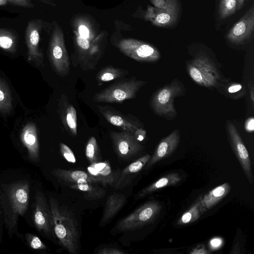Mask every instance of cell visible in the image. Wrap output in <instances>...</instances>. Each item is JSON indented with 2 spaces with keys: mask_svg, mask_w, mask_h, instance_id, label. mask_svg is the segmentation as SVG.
<instances>
[{
  "mask_svg": "<svg viewBox=\"0 0 254 254\" xmlns=\"http://www.w3.org/2000/svg\"><path fill=\"white\" fill-rule=\"evenodd\" d=\"M29 184L24 180L2 185L0 189V205L8 236L17 231L19 218L26 212L29 200Z\"/></svg>",
  "mask_w": 254,
  "mask_h": 254,
  "instance_id": "obj_1",
  "label": "cell"
},
{
  "mask_svg": "<svg viewBox=\"0 0 254 254\" xmlns=\"http://www.w3.org/2000/svg\"><path fill=\"white\" fill-rule=\"evenodd\" d=\"M49 203L56 238L68 252L76 254L79 247V233L74 215L66 207L61 205L52 196H50Z\"/></svg>",
  "mask_w": 254,
  "mask_h": 254,
  "instance_id": "obj_2",
  "label": "cell"
},
{
  "mask_svg": "<svg viewBox=\"0 0 254 254\" xmlns=\"http://www.w3.org/2000/svg\"><path fill=\"white\" fill-rule=\"evenodd\" d=\"M185 94L184 85L178 79H174L153 93L150 100V107L156 115L173 120L177 115L174 100Z\"/></svg>",
  "mask_w": 254,
  "mask_h": 254,
  "instance_id": "obj_3",
  "label": "cell"
},
{
  "mask_svg": "<svg viewBox=\"0 0 254 254\" xmlns=\"http://www.w3.org/2000/svg\"><path fill=\"white\" fill-rule=\"evenodd\" d=\"M147 83L134 77L116 82L97 92L93 98L96 103H121L134 99L138 91Z\"/></svg>",
  "mask_w": 254,
  "mask_h": 254,
  "instance_id": "obj_4",
  "label": "cell"
},
{
  "mask_svg": "<svg viewBox=\"0 0 254 254\" xmlns=\"http://www.w3.org/2000/svg\"><path fill=\"white\" fill-rule=\"evenodd\" d=\"M190 78L197 84L206 87L220 86L221 75L214 63L208 57L199 55L187 63Z\"/></svg>",
  "mask_w": 254,
  "mask_h": 254,
  "instance_id": "obj_5",
  "label": "cell"
},
{
  "mask_svg": "<svg viewBox=\"0 0 254 254\" xmlns=\"http://www.w3.org/2000/svg\"><path fill=\"white\" fill-rule=\"evenodd\" d=\"M161 210V205L158 201H148L120 220L116 228L120 232H125L141 228L155 221Z\"/></svg>",
  "mask_w": 254,
  "mask_h": 254,
  "instance_id": "obj_6",
  "label": "cell"
},
{
  "mask_svg": "<svg viewBox=\"0 0 254 254\" xmlns=\"http://www.w3.org/2000/svg\"><path fill=\"white\" fill-rule=\"evenodd\" d=\"M33 219L39 233L53 241H57L49 203L44 194L39 190L36 191L35 196Z\"/></svg>",
  "mask_w": 254,
  "mask_h": 254,
  "instance_id": "obj_7",
  "label": "cell"
},
{
  "mask_svg": "<svg viewBox=\"0 0 254 254\" xmlns=\"http://www.w3.org/2000/svg\"><path fill=\"white\" fill-rule=\"evenodd\" d=\"M118 47L124 54L138 62H154L160 58V54L155 47L138 40H123Z\"/></svg>",
  "mask_w": 254,
  "mask_h": 254,
  "instance_id": "obj_8",
  "label": "cell"
},
{
  "mask_svg": "<svg viewBox=\"0 0 254 254\" xmlns=\"http://www.w3.org/2000/svg\"><path fill=\"white\" fill-rule=\"evenodd\" d=\"M49 59L54 70L61 76H67L69 72L70 60L62 35L58 31L53 33L49 48Z\"/></svg>",
  "mask_w": 254,
  "mask_h": 254,
  "instance_id": "obj_9",
  "label": "cell"
},
{
  "mask_svg": "<svg viewBox=\"0 0 254 254\" xmlns=\"http://www.w3.org/2000/svg\"><path fill=\"white\" fill-rule=\"evenodd\" d=\"M226 130L230 145L251 184L253 183L250 157L246 147L235 126L228 121Z\"/></svg>",
  "mask_w": 254,
  "mask_h": 254,
  "instance_id": "obj_10",
  "label": "cell"
},
{
  "mask_svg": "<svg viewBox=\"0 0 254 254\" xmlns=\"http://www.w3.org/2000/svg\"><path fill=\"white\" fill-rule=\"evenodd\" d=\"M110 136L117 155L122 159H129L143 149L140 142L128 131H111Z\"/></svg>",
  "mask_w": 254,
  "mask_h": 254,
  "instance_id": "obj_11",
  "label": "cell"
},
{
  "mask_svg": "<svg viewBox=\"0 0 254 254\" xmlns=\"http://www.w3.org/2000/svg\"><path fill=\"white\" fill-rule=\"evenodd\" d=\"M254 28V7L252 5L227 34V39L234 44H243L251 37Z\"/></svg>",
  "mask_w": 254,
  "mask_h": 254,
  "instance_id": "obj_12",
  "label": "cell"
},
{
  "mask_svg": "<svg viewBox=\"0 0 254 254\" xmlns=\"http://www.w3.org/2000/svg\"><path fill=\"white\" fill-rule=\"evenodd\" d=\"M97 108L108 122L123 130L128 131L133 134L136 130L143 127L136 119L129 117V115L126 116L112 107L99 105L97 106Z\"/></svg>",
  "mask_w": 254,
  "mask_h": 254,
  "instance_id": "obj_13",
  "label": "cell"
},
{
  "mask_svg": "<svg viewBox=\"0 0 254 254\" xmlns=\"http://www.w3.org/2000/svg\"><path fill=\"white\" fill-rule=\"evenodd\" d=\"M40 23L30 20L25 31V41L28 49V60L38 66L43 65V55L39 48Z\"/></svg>",
  "mask_w": 254,
  "mask_h": 254,
  "instance_id": "obj_14",
  "label": "cell"
},
{
  "mask_svg": "<svg viewBox=\"0 0 254 254\" xmlns=\"http://www.w3.org/2000/svg\"><path fill=\"white\" fill-rule=\"evenodd\" d=\"M180 142V133L177 129L162 138L157 145L153 155L145 165V169L171 156L178 148Z\"/></svg>",
  "mask_w": 254,
  "mask_h": 254,
  "instance_id": "obj_15",
  "label": "cell"
},
{
  "mask_svg": "<svg viewBox=\"0 0 254 254\" xmlns=\"http://www.w3.org/2000/svg\"><path fill=\"white\" fill-rule=\"evenodd\" d=\"M52 174L59 182L67 186L82 182L100 183L105 186L104 182L102 180L91 175L88 172L81 170H70L58 168L54 169Z\"/></svg>",
  "mask_w": 254,
  "mask_h": 254,
  "instance_id": "obj_16",
  "label": "cell"
},
{
  "mask_svg": "<svg viewBox=\"0 0 254 254\" xmlns=\"http://www.w3.org/2000/svg\"><path fill=\"white\" fill-rule=\"evenodd\" d=\"M59 114L65 130L71 136H76L77 133L76 111L64 94L62 95L59 103Z\"/></svg>",
  "mask_w": 254,
  "mask_h": 254,
  "instance_id": "obj_17",
  "label": "cell"
},
{
  "mask_svg": "<svg viewBox=\"0 0 254 254\" xmlns=\"http://www.w3.org/2000/svg\"><path fill=\"white\" fill-rule=\"evenodd\" d=\"M20 139L26 148L29 159L35 162L39 161V143L36 125L33 123L27 124L22 128Z\"/></svg>",
  "mask_w": 254,
  "mask_h": 254,
  "instance_id": "obj_18",
  "label": "cell"
},
{
  "mask_svg": "<svg viewBox=\"0 0 254 254\" xmlns=\"http://www.w3.org/2000/svg\"><path fill=\"white\" fill-rule=\"evenodd\" d=\"M150 158L149 154L143 156L121 171L114 186L115 189H122L129 185L132 179L145 166Z\"/></svg>",
  "mask_w": 254,
  "mask_h": 254,
  "instance_id": "obj_19",
  "label": "cell"
},
{
  "mask_svg": "<svg viewBox=\"0 0 254 254\" xmlns=\"http://www.w3.org/2000/svg\"><path fill=\"white\" fill-rule=\"evenodd\" d=\"M88 172L91 175L102 180L105 186H111L116 183L119 176L120 172H113L108 162H96L91 164L87 168Z\"/></svg>",
  "mask_w": 254,
  "mask_h": 254,
  "instance_id": "obj_20",
  "label": "cell"
},
{
  "mask_svg": "<svg viewBox=\"0 0 254 254\" xmlns=\"http://www.w3.org/2000/svg\"><path fill=\"white\" fill-rule=\"evenodd\" d=\"M127 201L126 196L116 192L107 197L100 225H105L122 208Z\"/></svg>",
  "mask_w": 254,
  "mask_h": 254,
  "instance_id": "obj_21",
  "label": "cell"
},
{
  "mask_svg": "<svg viewBox=\"0 0 254 254\" xmlns=\"http://www.w3.org/2000/svg\"><path fill=\"white\" fill-rule=\"evenodd\" d=\"M151 13V20L155 24L160 26L171 25L177 17L176 3L164 7L152 8Z\"/></svg>",
  "mask_w": 254,
  "mask_h": 254,
  "instance_id": "obj_22",
  "label": "cell"
},
{
  "mask_svg": "<svg viewBox=\"0 0 254 254\" xmlns=\"http://www.w3.org/2000/svg\"><path fill=\"white\" fill-rule=\"evenodd\" d=\"M181 180V176L177 173L168 174L141 190L136 195L135 198H141L162 188L176 185L180 182Z\"/></svg>",
  "mask_w": 254,
  "mask_h": 254,
  "instance_id": "obj_23",
  "label": "cell"
},
{
  "mask_svg": "<svg viewBox=\"0 0 254 254\" xmlns=\"http://www.w3.org/2000/svg\"><path fill=\"white\" fill-rule=\"evenodd\" d=\"M230 190V185L225 183L216 187L200 198L201 204L204 212L216 205L228 194Z\"/></svg>",
  "mask_w": 254,
  "mask_h": 254,
  "instance_id": "obj_24",
  "label": "cell"
},
{
  "mask_svg": "<svg viewBox=\"0 0 254 254\" xmlns=\"http://www.w3.org/2000/svg\"><path fill=\"white\" fill-rule=\"evenodd\" d=\"M97 183L82 182L72 184L69 187L82 191L84 197L90 200L103 198L106 194V190L99 186L94 185Z\"/></svg>",
  "mask_w": 254,
  "mask_h": 254,
  "instance_id": "obj_25",
  "label": "cell"
},
{
  "mask_svg": "<svg viewBox=\"0 0 254 254\" xmlns=\"http://www.w3.org/2000/svg\"><path fill=\"white\" fill-rule=\"evenodd\" d=\"M128 74V71L113 66H107L102 68L97 73L96 79L100 82L111 81L125 77Z\"/></svg>",
  "mask_w": 254,
  "mask_h": 254,
  "instance_id": "obj_26",
  "label": "cell"
},
{
  "mask_svg": "<svg viewBox=\"0 0 254 254\" xmlns=\"http://www.w3.org/2000/svg\"><path fill=\"white\" fill-rule=\"evenodd\" d=\"M12 110V98L6 80L0 77V113L5 116Z\"/></svg>",
  "mask_w": 254,
  "mask_h": 254,
  "instance_id": "obj_27",
  "label": "cell"
},
{
  "mask_svg": "<svg viewBox=\"0 0 254 254\" xmlns=\"http://www.w3.org/2000/svg\"><path fill=\"white\" fill-rule=\"evenodd\" d=\"M204 212L202 207L200 198L185 212L177 221V224L182 225L196 221Z\"/></svg>",
  "mask_w": 254,
  "mask_h": 254,
  "instance_id": "obj_28",
  "label": "cell"
},
{
  "mask_svg": "<svg viewBox=\"0 0 254 254\" xmlns=\"http://www.w3.org/2000/svg\"><path fill=\"white\" fill-rule=\"evenodd\" d=\"M17 39L15 35L6 29L0 28V48L10 53L16 51Z\"/></svg>",
  "mask_w": 254,
  "mask_h": 254,
  "instance_id": "obj_29",
  "label": "cell"
},
{
  "mask_svg": "<svg viewBox=\"0 0 254 254\" xmlns=\"http://www.w3.org/2000/svg\"><path fill=\"white\" fill-rule=\"evenodd\" d=\"M223 89L226 96L233 99L243 98L246 93L245 86L239 83H227L224 85Z\"/></svg>",
  "mask_w": 254,
  "mask_h": 254,
  "instance_id": "obj_30",
  "label": "cell"
},
{
  "mask_svg": "<svg viewBox=\"0 0 254 254\" xmlns=\"http://www.w3.org/2000/svg\"><path fill=\"white\" fill-rule=\"evenodd\" d=\"M85 155L91 164L99 162L100 161V152L94 136H91L86 144Z\"/></svg>",
  "mask_w": 254,
  "mask_h": 254,
  "instance_id": "obj_31",
  "label": "cell"
},
{
  "mask_svg": "<svg viewBox=\"0 0 254 254\" xmlns=\"http://www.w3.org/2000/svg\"><path fill=\"white\" fill-rule=\"evenodd\" d=\"M237 3V0H221L219 5L221 19H224L235 13Z\"/></svg>",
  "mask_w": 254,
  "mask_h": 254,
  "instance_id": "obj_32",
  "label": "cell"
},
{
  "mask_svg": "<svg viewBox=\"0 0 254 254\" xmlns=\"http://www.w3.org/2000/svg\"><path fill=\"white\" fill-rule=\"evenodd\" d=\"M26 237L30 247L32 249L44 250L46 248V246L37 236L28 233L26 234Z\"/></svg>",
  "mask_w": 254,
  "mask_h": 254,
  "instance_id": "obj_33",
  "label": "cell"
},
{
  "mask_svg": "<svg viewBox=\"0 0 254 254\" xmlns=\"http://www.w3.org/2000/svg\"><path fill=\"white\" fill-rule=\"evenodd\" d=\"M60 148L61 153L65 159L72 163L76 162V158L73 152L67 145L64 143H61Z\"/></svg>",
  "mask_w": 254,
  "mask_h": 254,
  "instance_id": "obj_34",
  "label": "cell"
},
{
  "mask_svg": "<svg viewBox=\"0 0 254 254\" xmlns=\"http://www.w3.org/2000/svg\"><path fill=\"white\" fill-rule=\"evenodd\" d=\"M8 2L11 4L26 7V8H33L34 4L30 0H7Z\"/></svg>",
  "mask_w": 254,
  "mask_h": 254,
  "instance_id": "obj_35",
  "label": "cell"
},
{
  "mask_svg": "<svg viewBox=\"0 0 254 254\" xmlns=\"http://www.w3.org/2000/svg\"><path fill=\"white\" fill-rule=\"evenodd\" d=\"M78 47L83 51H87L90 48V44L88 39L84 38L78 36L76 38Z\"/></svg>",
  "mask_w": 254,
  "mask_h": 254,
  "instance_id": "obj_36",
  "label": "cell"
},
{
  "mask_svg": "<svg viewBox=\"0 0 254 254\" xmlns=\"http://www.w3.org/2000/svg\"><path fill=\"white\" fill-rule=\"evenodd\" d=\"M98 254H124L125 252L121 250L115 248H104L100 249L98 252Z\"/></svg>",
  "mask_w": 254,
  "mask_h": 254,
  "instance_id": "obj_37",
  "label": "cell"
},
{
  "mask_svg": "<svg viewBox=\"0 0 254 254\" xmlns=\"http://www.w3.org/2000/svg\"><path fill=\"white\" fill-rule=\"evenodd\" d=\"M146 134V131L142 127H141L136 130L133 135L137 141L140 142L145 138Z\"/></svg>",
  "mask_w": 254,
  "mask_h": 254,
  "instance_id": "obj_38",
  "label": "cell"
},
{
  "mask_svg": "<svg viewBox=\"0 0 254 254\" xmlns=\"http://www.w3.org/2000/svg\"><path fill=\"white\" fill-rule=\"evenodd\" d=\"M78 33L80 36L84 38L88 39L89 37V30L85 25H81L78 27Z\"/></svg>",
  "mask_w": 254,
  "mask_h": 254,
  "instance_id": "obj_39",
  "label": "cell"
},
{
  "mask_svg": "<svg viewBox=\"0 0 254 254\" xmlns=\"http://www.w3.org/2000/svg\"><path fill=\"white\" fill-rule=\"evenodd\" d=\"M245 129L249 132H253L254 129V121L253 118H249L247 120L245 125Z\"/></svg>",
  "mask_w": 254,
  "mask_h": 254,
  "instance_id": "obj_40",
  "label": "cell"
},
{
  "mask_svg": "<svg viewBox=\"0 0 254 254\" xmlns=\"http://www.w3.org/2000/svg\"><path fill=\"white\" fill-rule=\"evenodd\" d=\"M209 253V252H208L203 246H198L190 252L191 254H207Z\"/></svg>",
  "mask_w": 254,
  "mask_h": 254,
  "instance_id": "obj_41",
  "label": "cell"
},
{
  "mask_svg": "<svg viewBox=\"0 0 254 254\" xmlns=\"http://www.w3.org/2000/svg\"><path fill=\"white\" fill-rule=\"evenodd\" d=\"M211 247L213 249H217L222 244V240L218 238L212 239L210 242Z\"/></svg>",
  "mask_w": 254,
  "mask_h": 254,
  "instance_id": "obj_42",
  "label": "cell"
},
{
  "mask_svg": "<svg viewBox=\"0 0 254 254\" xmlns=\"http://www.w3.org/2000/svg\"><path fill=\"white\" fill-rule=\"evenodd\" d=\"M248 88L250 91V98L251 100V102L252 105H254V83L253 81H250L248 83Z\"/></svg>",
  "mask_w": 254,
  "mask_h": 254,
  "instance_id": "obj_43",
  "label": "cell"
},
{
  "mask_svg": "<svg viewBox=\"0 0 254 254\" xmlns=\"http://www.w3.org/2000/svg\"><path fill=\"white\" fill-rule=\"evenodd\" d=\"M245 0H237V9H240L243 6Z\"/></svg>",
  "mask_w": 254,
  "mask_h": 254,
  "instance_id": "obj_44",
  "label": "cell"
},
{
  "mask_svg": "<svg viewBox=\"0 0 254 254\" xmlns=\"http://www.w3.org/2000/svg\"><path fill=\"white\" fill-rule=\"evenodd\" d=\"M8 1L7 0H0V6L7 4Z\"/></svg>",
  "mask_w": 254,
  "mask_h": 254,
  "instance_id": "obj_45",
  "label": "cell"
},
{
  "mask_svg": "<svg viewBox=\"0 0 254 254\" xmlns=\"http://www.w3.org/2000/svg\"></svg>",
  "mask_w": 254,
  "mask_h": 254,
  "instance_id": "obj_46",
  "label": "cell"
}]
</instances>
